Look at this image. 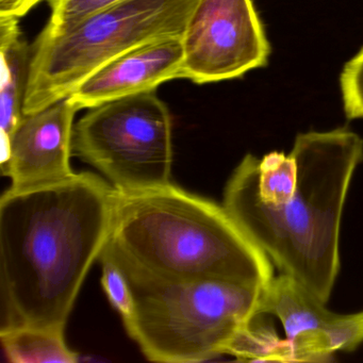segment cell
I'll list each match as a JSON object with an SVG mask.
<instances>
[{
	"label": "cell",
	"instance_id": "9a60e30c",
	"mask_svg": "<svg viewBox=\"0 0 363 363\" xmlns=\"http://www.w3.org/2000/svg\"><path fill=\"white\" fill-rule=\"evenodd\" d=\"M340 86L346 118H363V48L346 63L340 76Z\"/></svg>",
	"mask_w": 363,
	"mask_h": 363
},
{
	"label": "cell",
	"instance_id": "7a4b0ae2",
	"mask_svg": "<svg viewBox=\"0 0 363 363\" xmlns=\"http://www.w3.org/2000/svg\"><path fill=\"white\" fill-rule=\"evenodd\" d=\"M297 182L277 203L261 201L254 159L231 174L223 206L280 273L328 303L341 269L340 229L350 182L363 161V140L345 127L295 138Z\"/></svg>",
	"mask_w": 363,
	"mask_h": 363
},
{
	"label": "cell",
	"instance_id": "3957f363",
	"mask_svg": "<svg viewBox=\"0 0 363 363\" xmlns=\"http://www.w3.org/2000/svg\"><path fill=\"white\" fill-rule=\"evenodd\" d=\"M123 274L161 281L220 279L267 286L273 263L224 206L173 184L120 194L101 258Z\"/></svg>",
	"mask_w": 363,
	"mask_h": 363
},
{
	"label": "cell",
	"instance_id": "ba28073f",
	"mask_svg": "<svg viewBox=\"0 0 363 363\" xmlns=\"http://www.w3.org/2000/svg\"><path fill=\"white\" fill-rule=\"evenodd\" d=\"M258 312L281 324L290 362H326L335 352H352L363 343V311H329L326 303L286 274L267 284Z\"/></svg>",
	"mask_w": 363,
	"mask_h": 363
},
{
	"label": "cell",
	"instance_id": "7c38bea8",
	"mask_svg": "<svg viewBox=\"0 0 363 363\" xmlns=\"http://www.w3.org/2000/svg\"><path fill=\"white\" fill-rule=\"evenodd\" d=\"M0 341L13 363H75L77 352L65 342V330L18 326L0 329Z\"/></svg>",
	"mask_w": 363,
	"mask_h": 363
},
{
	"label": "cell",
	"instance_id": "8992f818",
	"mask_svg": "<svg viewBox=\"0 0 363 363\" xmlns=\"http://www.w3.org/2000/svg\"><path fill=\"white\" fill-rule=\"evenodd\" d=\"M72 150L120 194L164 188L174 157L169 108L156 91L91 108L74 126Z\"/></svg>",
	"mask_w": 363,
	"mask_h": 363
},
{
	"label": "cell",
	"instance_id": "30bf717a",
	"mask_svg": "<svg viewBox=\"0 0 363 363\" xmlns=\"http://www.w3.org/2000/svg\"><path fill=\"white\" fill-rule=\"evenodd\" d=\"M184 61L182 37L163 38L138 46L89 75L69 99L78 109L156 91L169 80L179 79Z\"/></svg>",
	"mask_w": 363,
	"mask_h": 363
},
{
	"label": "cell",
	"instance_id": "52a82bcc",
	"mask_svg": "<svg viewBox=\"0 0 363 363\" xmlns=\"http://www.w3.org/2000/svg\"><path fill=\"white\" fill-rule=\"evenodd\" d=\"M182 41L179 79L197 84L242 77L271 54L252 0H199Z\"/></svg>",
	"mask_w": 363,
	"mask_h": 363
},
{
	"label": "cell",
	"instance_id": "8fae6325",
	"mask_svg": "<svg viewBox=\"0 0 363 363\" xmlns=\"http://www.w3.org/2000/svg\"><path fill=\"white\" fill-rule=\"evenodd\" d=\"M0 129L1 163L7 160L10 142L24 118L23 106L28 82L31 48L22 39L18 18L0 16Z\"/></svg>",
	"mask_w": 363,
	"mask_h": 363
},
{
	"label": "cell",
	"instance_id": "277c9868",
	"mask_svg": "<svg viewBox=\"0 0 363 363\" xmlns=\"http://www.w3.org/2000/svg\"><path fill=\"white\" fill-rule=\"evenodd\" d=\"M125 277L133 297V313L123 318L125 329L147 360L161 363L203 362L227 354L258 311L267 286Z\"/></svg>",
	"mask_w": 363,
	"mask_h": 363
},
{
	"label": "cell",
	"instance_id": "4fadbf2b",
	"mask_svg": "<svg viewBox=\"0 0 363 363\" xmlns=\"http://www.w3.org/2000/svg\"><path fill=\"white\" fill-rule=\"evenodd\" d=\"M227 354L239 360L290 362L288 346L264 313H257L237 333Z\"/></svg>",
	"mask_w": 363,
	"mask_h": 363
},
{
	"label": "cell",
	"instance_id": "5b68a950",
	"mask_svg": "<svg viewBox=\"0 0 363 363\" xmlns=\"http://www.w3.org/2000/svg\"><path fill=\"white\" fill-rule=\"evenodd\" d=\"M199 0H123L65 31H42L31 46L23 113L71 96L93 72L163 38L182 37Z\"/></svg>",
	"mask_w": 363,
	"mask_h": 363
},
{
	"label": "cell",
	"instance_id": "5bb4252c",
	"mask_svg": "<svg viewBox=\"0 0 363 363\" xmlns=\"http://www.w3.org/2000/svg\"><path fill=\"white\" fill-rule=\"evenodd\" d=\"M121 1L123 0H48L52 13L42 31L56 35Z\"/></svg>",
	"mask_w": 363,
	"mask_h": 363
},
{
	"label": "cell",
	"instance_id": "2e32d148",
	"mask_svg": "<svg viewBox=\"0 0 363 363\" xmlns=\"http://www.w3.org/2000/svg\"><path fill=\"white\" fill-rule=\"evenodd\" d=\"M103 267L101 284L111 305L123 318H128L133 310V297L124 274L108 259H99Z\"/></svg>",
	"mask_w": 363,
	"mask_h": 363
},
{
	"label": "cell",
	"instance_id": "6da1fadb",
	"mask_svg": "<svg viewBox=\"0 0 363 363\" xmlns=\"http://www.w3.org/2000/svg\"><path fill=\"white\" fill-rule=\"evenodd\" d=\"M120 201L91 172L0 199V329L65 330L82 284L105 250Z\"/></svg>",
	"mask_w": 363,
	"mask_h": 363
},
{
	"label": "cell",
	"instance_id": "9c48e42d",
	"mask_svg": "<svg viewBox=\"0 0 363 363\" xmlns=\"http://www.w3.org/2000/svg\"><path fill=\"white\" fill-rule=\"evenodd\" d=\"M79 111L62 99L37 113L25 116L16 128L1 171L11 179L12 190H29L65 182L72 169L74 118Z\"/></svg>",
	"mask_w": 363,
	"mask_h": 363
},
{
	"label": "cell",
	"instance_id": "e0dca14e",
	"mask_svg": "<svg viewBox=\"0 0 363 363\" xmlns=\"http://www.w3.org/2000/svg\"><path fill=\"white\" fill-rule=\"evenodd\" d=\"M42 0H0V16L22 18Z\"/></svg>",
	"mask_w": 363,
	"mask_h": 363
}]
</instances>
